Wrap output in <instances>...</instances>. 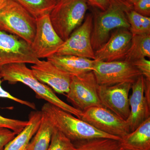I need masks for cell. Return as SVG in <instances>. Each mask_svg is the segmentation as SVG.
<instances>
[{"mask_svg":"<svg viewBox=\"0 0 150 150\" xmlns=\"http://www.w3.org/2000/svg\"><path fill=\"white\" fill-rule=\"evenodd\" d=\"M0 76L2 80L10 84L19 82L24 84L35 93L37 98L44 100L81 119L82 111L59 98L51 88L35 77L26 64L16 63L3 66L0 68Z\"/></svg>","mask_w":150,"mask_h":150,"instance_id":"6da1fadb","label":"cell"},{"mask_svg":"<svg viewBox=\"0 0 150 150\" xmlns=\"http://www.w3.org/2000/svg\"><path fill=\"white\" fill-rule=\"evenodd\" d=\"M41 111L47 115L54 128L71 141L79 142L97 138L121 140L119 137L97 130L80 118L49 103L43 104Z\"/></svg>","mask_w":150,"mask_h":150,"instance_id":"7a4b0ae2","label":"cell"},{"mask_svg":"<svg viewBox=\"0 0 150 150\" xmlns=\"http://www.w3.org/2000/svg\"><path fill=\"white\" fill-rule=\"evenodd\" d=\"M131 8L132 5L126 0H110L106 10L95 14L91 33V45L94 52L107 41L113 30L130 29L127 12Z\"/></svg>","mask_w":150,"mask_h":150,"instance_id":"3957f363","label":"cell"},{"mask_svg":"<svg viewBox=\"0 0 150 150\" xmlns=\"http://www.w3.org/2000/svg\"><path fill=\"white\" fill-rule=\"evenodd\" d=\"M37 19L15 0H7L0 9V30L16 35L31 45Z\"/></svg>","mask_w":150,"mask_h":150,"instance_id":"277c9868","label":"cell"},{"mask_svg":"<svg viewBox=\"0 0 150 150\" xmlns=\"http://www.w3.org/2000/svg\"><path fill=\"white\" fill-rule=\"evenodd\" d=\"M86 0H59L49 13L56 33L64 41L82 23L88 9Z\"/></svg>","mask_w":150,"mask_h":150,"instance_id":"5b68a950","label":"cell"},{"mask_svg":"<svg viewBox=\"0 0 150 150\" xmlns=\"http://www.w3.org/2000/svg\"><path fill=\"white\" fill-rule=\"evenodd\" d=\"M98 85L92 71L78 76H71L67 100L81 111L95 106H102L98 96Z\"/></svg>","mask_w":150,"mask_h":150,"instance_id":"8992f818","label":"cell"},{"mask_svg":"<svg viewBox=\"0 0 150 150\" xmlns=\"http://www.w3.org/2000/svg\"><path fill=\"white\" fill-rule=\"evenodd\" d=\"M92 71L99 86L123 82L133 83L142 75L132 62L126 60L110 62L95 60Z\"/></svg>","mask_w":150,"mask_h":150,"instance_id":"52a82bcc","label":"cell"},{"mask_svg":"<svg viewBox=\"0 0 150 150\" xmlns=\"http://www.w3.org/2000/svg\"><path fill=\"white\" fill-rule=\"evenodd\" d=\"M39 60L30 44L0 30V68L16 63L34 64Z\"/></svg>","mask_w":150,"mask_h":150,"instance_id":"ba28073f","label":"cell"},{"mask_svg":"<svg viewBox=\"0 0 150 150\" xmlns=\"http://www.w3.org/2000/svg\"><path fill=\"white\" fill-rule=\"evenodd\" d=\"M81 119L101 132L121 139L131 132L126 120L102 106L83 111Z\"/></svg>","mask_w":150,"mask_h":150,"instance_id":"9c48e42d","label":"cell"},{"mask_svg":"<svg viewBox=\"0 0 150 150\" xmlns=\"http://www.w3.org/2000/svg\"><path fill=\"white\" fill-rule=\"evenodd\" d=\"M93 16L88 14L83 23L73 31L56 52L57 55H72L95 60L91 42Z\"/></svg>","mask_w":150,"mask_h":150,"instance_id":"30bf717a","label":"cell"},{"mask_svg":"<svg viewBox=\"0 0 150 150\" xmlns=\"http://www.w3.org/2000/svg\"><path fill=\"white\" fill-rule=\"evenodd\" d=\"M64 43L51 24L49 14L37 19L36 31L31 46L38 59H47L56 54Z\"/></svg>","mask_w":150,"mask_h":150,"instance_id":"8fae6325","label":"cell"},{"mask_svg":"<svg viewBox=\"0 0 150 150\" xmlns=\"http://www.w3.org/2000/svg\"><path fill=\"white\" fill-rule=\"evenodd\" d=\"M132 83L123 82L111 86H99L98 96L103 107L126 120L130 112L129 93Z\"/></svg>","mask_w":150,"mask_h":150,"instance_id":"7c38bea8","label":"cell"},{"mask_svg":"<svg viewBox=\"0 0 150 150\" xmlns=\"http://www.w3.org/2000/svg\"><path fill=\"white\" fill-rule=\"evenodd\" d=\"M131 89L132 94L129 98L130 114L126 120L131 132L150 117V98L145 94V78L143 75L132 84Z\"/></svg>","mask_w":150,"mask_h":150,"instance_id":"4fadbf2b","label":"cell"},{"mask_svg":"<svg viewBox=\"0 0 150 150\" xmlns=\"http://www.w3.org/2000/svg\"><path fill=\"white\" fill-rule=\"evenodd\" d=\"M30 68L35 77L54 91L59 94L68 93L71 75L60 70L47 60H39Z\"/></svg>","mask_w":150,"mask_h":150,"instance_id":"5bb4252c","label":"cell"},{"mask_svg":"<svg viewBox=\"0 0 150 150\" xmlns=\"http://www.w3.org/2000/svg\"><path fill=\"white\" fill-rule=\"evenodd\" d=\"M132 37L129 29L118 28L101 47L95 51L94 60L106 62L123 60L131 45Z\"/></svg>","mask_w":150,"mask_h":150,"instance_id":"9a60e30c","label":"cell"},{"mask_svg":"<svg viewBox=\"0 0 150 150\" xmlns=\"http://www.w3.org/2000/svg\"><path fill=\"white\" fill-rule=\"evenodd\" d=\"M47 60L71 76H78L93 71L95 60L72 55L54 54Z\"/></svg>","mask_w":150,"mask_h":150,"instance_id":"2e32d148","label":"cell"},{"mask_svg":"<svg viewBox=\"0 0 150 150\" xmlns=\"http://www.w3.org/2000/svg\"><path fill=\"white\" fill-rule=\"evenodd\" d=\"M42 114L41 110L30 112L27 126L6 145L3 150H27L40 126Z\"/></svg>","mask_w":150,"mask_h":150,"instance_id":"e0dca14e","label":"cell"},{"mask_svg":"<svg viewBox=\"0 0 150 150\" xmlns=\"http://www.w3.org/2000/svg\"><path fill=\"white\" fill-rule=\"evenodd\" d=\"M120 142L124 149L150 150V117Z\"/></svg>","mask_w":150,"mask_h":150,"instance_id":"ac0fdd59","label":"cell"},{"mask_svg":"<svg viewBox=\"0 0 150 150\" xmlns=\"http://www.w3.org/2000/svg\"><path fill=\"white\" fill-rule=\"evenodd\" d=\"M42 113L40 126L27 150H48L49 147L54 127L47 115L42 112Z\"/></svg>","mask_w":150,"mask_h":150,"instance_id":"d6986e66","label":"cell"},{"mask_svg":"<svg viewBox=\"0 0 150 150\" xmlns=\"http://www.w3.org/2000/svg\"><path fill=\"white\" fill-rule=\"evenodd\" d=\"M150 57V34L134 35L123 60L133 62L138 59Z\"/></svg>","mask_w":150,"mask_h":150,"instance_id":"ffe728a7","label":"cell"},{"mask_svg":"<svg viewBox=\"0 0 150 150\" xmlns=\"http://www.w3.org/2000/svg\"><path fill=\"white\" fill-rule=\"evenodd\" d=\"M35 19L49 14L59 0H15Z\"/></svg>","mask_w":150,"mask_h":150,"instance_id":"44dd1931","label":"cell"},{"mask_svg":"<svg viewBox=\"0 0 150 150\" xmlns=\"http://www.w3.org/2000/svg\"><path fill=\"white\" fill-rule=\"evenodd\" d=\"M74 150H120L121 149L120 141L97 138L79 141Z\"/></svg>","mask_w":150,"mask_h":150,"instance_id":"7402d4cb","label":"cell"},{"mask_svg":"<svg viewBox=\"0 0 150 150\" xmlns=\"http://www.w3.org/2000/svg\"><path fill=\"white\" fill-rule=\"evenodd\" d=\"M127 16L133 36L150 34V17L141 15L133 8L128 11Z\"/></svg>","mask_w":150,"mask_h":150,"instance_id":"603a6c76","label":"cell"},{"mask_svg":"<svg viewBox=\"0 0 150 150\" xmlns=\"http://www.w3.org/2000/svg\"><path fill=\"white\" fill-rule=\"evenodd\" d=\"M75 148L69 139L54 127L48 150H74Z\"/></svg>","mask_w":150,"mask_h":150,"instance_id":"cb8c5ba5","label":"cell"},{"mask_svg":"<svg viewBox=\"0 0 150 150\" xmlns=\"http://www.w3.org/2000/svg\"><path fill=\"white\" fill-rule=\"evenodd\" d=\"M28 123V121H24L6 118L0 114V128H6L18 134Z\"/></svg>","mask_w":150,"mask_h":150,"instance_id":"d4e9b609","label":"cell"},{"mask_svg":"<svg viewBox=\"0 0 150 150\" xmlns=\"http://www.w3.org/2000/svg\"><path fill=\"white\" fill-rule=\"evenodd\" d=\"M2 79L0 76V98L10 99L11 100L18 103L20 104L27 106L33 109H34V110L36 109V106H35V103H33L30 102L29 101L20 99V98H18L12 95L8 92L6 91L2 87Z\"/></svg>","mask_w":150,"mask_h":150,"instance_id":"484cf974","label":"cell"},{"mask_svg":"<svg viewBox=\"0 0 150 150\" xmlns=\"http://www.w3.org/2000/svg\"><path fill=\"white\" fill-rule=\"evenodd\" d=\"M133 10L141 15L150 16V0H139L132 5Z\"/></svg>","mask_w":150,"mask_h":150,"instance_id":"4316f807","label":"cell"},{"mask_svg":"<svg viewBox=\"0 0 150 150\" xmlns=\"http://www.w3.org/2000/svg\"><path fill=\"white\" fill-rule=\"evenodd\" d=\"M144 77L150 80V61L146 58H142L132 62Z\"/></svg>","mask_w":150,"mask_h":150,"instance_id":"83f0119b","label":"cell"},{"mask_svg":"<svg viewBox=\"0 0 150 150\" xmlns=\"http://www.w3.org/2000/svg\"><path fill=\"white\" fill-rule=\"evenodd\" d=\"M13 131L6 128H0V150H3L6 145L16 136Z\"/></svg>","mask_w":150,"mask_h":150,"instance_id":"f1b7e54d","label":"cell"},{"mask_svg":"<svg viewBox=\"0 0 150 150\" xmlns=\"http://www.w3.org/2000/svg\"><path fill=\"white\" fill-rule=\"evenodd\" d=\"M91 5L99 9L101 11H105L107 8L110 4V0H86Z\"/></svg>","mask_w":150,"mask_h":150,"instance_id":"f546056e","label":"cell"},{"mask_svg":"<svg viewBox=\"0 0 150 150\" xmlns=\"http://www.w3.org/2000/svg\"><path fill=\"white\" fill-rule=\"evenodd\" d=\"M126 1L129 4L133 5L135 3L137 2L138 1H139V0H126Z\"/></svg>","mask_w":150,"mask_h":150,"instance_id":"4dcf8cb0","label":"cell"},{"mask_svg":"<svg viewBox=\"0 0 150 150\" xmlns=\"http://www.w3.org/2000/svg\"><path fill=\"white\" fill-rule=\"evenodd\" d=\"M7 1V0H0V9H1V8L5 4Z\"/></svg>","mask_w":150,"mask_h":150,"instance_id":"1f68e13d","label":"cell"},{"mask_svg":"<svg viewBox=\"0 0 150 150\" xmlns=\"http://www.w3.org/2000/svg\"><path fill=\"white\" fill-rule=\"evenodd\" d=\"M120 150H126V149H120Z\"/></svg>","mask_w":150,"mask_h":150,"instance_id":"d6a6232c","label":"cell"}]
</instances>
